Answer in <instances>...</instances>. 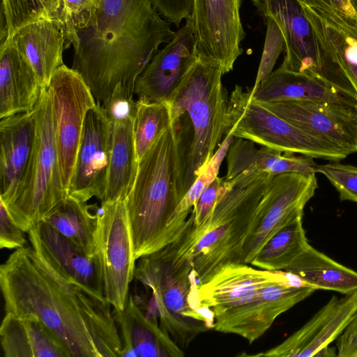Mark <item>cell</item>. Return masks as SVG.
Listing matches in <instances>:
<instances>
[{"label": "cell", "instance_id": "6da1fadb", "mask_svg": "<svg viewBox=\"0 0 357 357\" xmlns=\"http://www.w3.org/2000/svg\"><path fill=\"white\" fill-rule=\"evenodd\" d=\"M0 286L6 313L40 320L72 357H120L112 305L60 275L32 247L16 249L1 265Z\"/></svg>", "mask_w": 357, "mask_h": 357}, {"label": "cell", "instance_id": "7a4b0ae2", "mask_svg": "<svg viewBox=\"0 0 357 357\" xmlns=\"http://www.w3.org/2000/svg\"><path fill=\"white\" fill-rule=\"evenodd\" d=\"M174 34L152 0H104L66 38L74 47L72 68L102 104L118 85L134 94L139 75Z\"/></svg>", "mask_w": 357, "mask_h": 357}, {"label": "cell", "instance_id": "3957f363", "mask_svg": "<svg viewBox=\"0 0 357 357\" xmlns=\"http://www.w3.org/2000/svg\"><path fill=\"white\" fill-rule=\"evenodd\" d=\"M182 117L161 132L138 160L136 176L126 199L136 260L172 243L168 225L184 196L183 183L191 143L185 142Z\"/></svg>", "mask_w": 357, "mask_h": 357}, {"label": "cell", "instance_id": "277c9868", "mask_svg": "<svg viewBox=\"0 0 357 357\" xmlns=\"http://www.w3.org/2000/svg\"><path fill=\"white\" fill-rule=\"evenodd\" d=\"M200 238L191 213L180 236L139 258L135 271V278L151 292L160 327L184 348L214 326L213 319L191 304L192 291L197 287L192 282V252Z\"/></svg>", "mask_w": 357, "mask_h": 357}, {"label": "cell", "instance_id": "5b68a950", "mask_svg": "<svg viewBox=\"0 0 357 357\" xmlns=\"http://www.w3.org/2000/svg\"><path fill=\"white\" fill-rule=\"evenodd\" d=\"M273 175L244 171L230 179L224 177L222 192L207 218L192 252V279L199 284L230 264H244L242 248L256 209Z\"/></svg>", "mask_w": 357, "mask_h": 357}, {"label": "cell", "instance_id": "8992f818", "mask_svg": "<svg viewBox=\"0 0 357 357\" xmlns=\"http://www.w3.org/2000/svg\"><path fill=\"white\" fill-rule=\"evenodd\" d=\"M223 75L219 64L199 57L167 101L172 123L187 113L193 127L183 183L184 195L227 133L229 98L222 82Z\"/></svg>", "mask_w": 357, "mask_h": 357}, {"label": "cell", "instance_id": "52a82bcc", "mask_svg": "<svg viewBox=\"0 0 357 357\" xmlns=\"http://www.w3.org/2000/svg\"><path fill=\"white\" fill-rule=\"evenodd\" d=\"M36 137L25 175L4 204L13 220L28 232L68 196L59 163L52 100L43 86L35 106Z\"/></svg>", "mask_w": 357, "mask_h": 357}, {"label": "cell", "instance_id": "ba28073f", "mask_svg": "<svg viewBox=\"0 0 357 357\" xmlns=\"http://www.w3.org/2000/svg\"><path fill=\"white\" fill-rule=\"evenodd\" d=\"M236 85L229 102L227 133L281 152L340 161L350 153L282 119Z\"/></svg>", "mask_w": 357, "mask_h": 357}, {"label": "cell", "instance_id": "9c48e42d", "mask_svg": "<svg viewBox=\"0 0 357 357\" xmlns=\"http://www.w3.org/2000/svg\"><path fill=\"white\" fill-rule=\"evenodd\" d=\"M259 13L271 17L284 38L280 67L316 78L357 100V82L321 47L301 5L296 0H252Z\"/></svg>", "mask_w": 357, "mask_h": 357}, {"label": "cell", "instance_id": "30bf717a", "mask_svg": "<svg viewBox=\"0 0 357 357\" xmlns=\"http://www.w3.org/2000/svg\"><path fill=\"white\" fill-rule=\"evenodd\" d=\"M99 257L105 298L113 310L122 311L136 267L126 199L101 202L97 211Z\"/></svg>", "mask_w": 357, "mask_h": 357}, {"label": "cell", "instance_id": "8fae6325", "mask_svg": "<svg viewBox=\"0 0 357 357\" xmlns=\"http://www.w3.org/2000/svg\"><path fill=\"white\" fill-rule=\"evenodd\" d=\"M318 188L315 173H284L269 180L244 240L242 257L250 264L264 243L298 216Z\"/></svg>", "mask_w": 357, "mask_h": 357}, {"label": "cell", "instance_id": "7c38bea8", "mask_svg": "<svg viewBox=\"0 0 357 357\" xmlns=\"http://www.w3.org/2000/svg\"><path fill=\"white\" fill-rule=\"evenodd\" d=\"M63 183L68 189L88 111L97 102L82 76L60 66L48 84Z\"/></svg>", "mask_w": 357, "mask_h": 357}, {"label": "cell", "instance_id": "4fadbf2b", "mask_svg": "<svg viewBox=\"0 0 357 357\" xmlns=\"http://www.w3.org/2000/svg\"><path fill=\"white\" fill-rule=\"evenodd\" d=\"M315 290L287 273L282 279L261 289L249 302L215 316L213 329L238 335L251 344L261 337L280 314Z\"/></svg>", "mask_w": 357, "mask_h": 357}, {"label": "cell", "instance_id": "5bb4252c", "mask_svg": "<svg viewBox=\"0 0 357 357\" xmlns=\"http://www.w3.org/2000/svg\"><path fill=\"white\" fill-rule=\"evenodd\" d=\"M241 0H193L189 21L199 57L219 64L223 74L233 70L245 37L240 15Z\"/></svg>", "mask_w": 357, "mask_h": 357}, {"label": "cell", "instance_id": "9a60e30c", "mask_svg": "<svg viewBox=\"0 0 357 357\" xmlns=\"http://www.w3.org/2000/svg\"><path fill=\"white\" fill-rule=\"evenodd\" d=\"M112 144V123L97 102L85 117L68 195L85 202L93 197L104 200Z\"/></svg>", "mask_w": 357, "mask_h": 357}, {"label": "cell", "instance_id": "2e32d148", "mask_svg": "<svg viewBox=\"0 0 357 357\" xmlns=\"http://www.w3.org/2000/svg\"><path fill=\"white\" fill-rule=\"evenodd\" d=\"M261 104L305 132L333 143L350 154L357 152V110L355 107L337 102L311 100Z\"/></svg>", "mask_w": 357, "mask_h": 357}, {"label": "cell", "instance_id": "e0dca14e", "mask_svg": "<svg viewBox=\"0 0 357 357\" xmlns=\"http://www.w3.org/2000/svg\"><path fill=\"white\" fill-rule=\"evenodd\" d=\"M198 59L197 42L186 20L139 75L134 95L141 101L167 102Z\"/></svg>", "mask_w": 357, "mask_h": 357}, {"label": "cell", "instance_id": "ac0fdd59", "mask_svg": "<svg viewBox=\"0 0 357 357\" xmlns=\"http://www.w3.org/2000/svg\"><path fill=\"white\" fill-rule=\"evenodd\" d=\"M27 233L37 255L60 275L95 296L105 298L98 254L93 257L88 255L44 221Z\"/></svg>", "mask_w": 357, "mask_h": 357}, {"label": "cell", "instance_id": "d6986e66", "mask_svg": "<svg viewBox=\"0 0 357 357\" xmlns=\"http://www.w3.org/2000/svg\"><path fill=\"white\" fill-rule=\"evenodd\" d=\"M357 314V291L333 296L307 323L278 345L246 356L312 357L339 337Z\"/></svg>", "mask_w": 357, "mask_h": 357}, {"label": "cell", "instance_id": "ffe728a7", "mask_svg": "<svg viewBox=\"0 0 357 357\" xmlns=\"http://www.w3.org/2000/svg\"><path fill=\"white\" fill-rule=\"evenodd\" d=\"M287 272L257 269L248 264H230L199 284L195 298L202 310L215 316L253 299L264 287L282 279Z\"/></svg>", "mask_w": 357, "mask_h": 357}, {"label": "cell", "instance_id": "44dd1931", "mask_svg": "<svg viewBox=\"0 0 357 357\" xmlns=\"http://www.w3.org/2000/svg\"><path fill=\"white\" fill-rule=\"evenodd\" d=\"M36 111L1 119L0 199L6 204L20 185L34 149Z\"/></svg>", "mask_w": 357, "mask_h": 357}, {"label": "cell", "instance_id": "7402d4cb", "mask_svg": "<svg viewBox=\"0 0 357 357\" xmlns=\"http://www.w3.org/2000/svg\"><path fill=\"white\" fill-rule=\"evenodd\" d=\"M122 348L120 357H181L184 353L155 321L145 314L129 294L122 311L113 310Z\"/></svg>", "mask_w": 357, "mask_h": 357}, {"label": "cell", "instance_id": "603a6c76", "mask_svg": "<svg viewBox=\"0 0 357 357\" xmlns=\"http://www.w3.org/2000/svg\"><path fill=\"white\" fill-rule=\"evenodd\" d=\"M11 38L26 59L43 86H48L55 71L62 65L67 47L63 26L59 20L43 18L16 30Z\"/></svg>", "mask_w": 357, "mask_h": 357}, {"label": "cell", "instance_id": "cb8c5ba5", "mask_svg": "<svg viewBox=\"0 0 357 357\" xmlns=\"http://www.w3.org/2000/svg\"><path fill=\"white\" fill-rule=\"evenodd\" d=\"M43 85L11 38L0 47V118L33 110Z\"/></svg>", "mask_w": 357, "mask_h": 357}, {"label": "cell", "instance_id": "d4e9b609", "mask_svg": "<svg viewBox=\"0 0 357 357\" xmlns=\"http://www.w3.org/2000/svg\"><path fill=\"white\" fill-rule=\"evenodd\" d=\"M250 97L260 103L286 100L337 102L357 109V100L350 95L305 74L279 67L258 86L251 89Z\"/></svg>", "mask_w": 357, "mask_h": 357}, {"label": "cell", "instance_id": "484cf974", "mask_svg": "<svg viewBox=\"0 0 357 357\" xmlns=\"http://www.w3.org/2000/svg\"><path fill=\"white\" fill-rule=\"evenodd\" d=\"M0 341L6 357H72L59 337L34 318L6 313Z\"/></svg>", "mask_w": 357, "mask_h": 357}, {"label": "cell", "instance_id": "4316f807", "mask_svg": "<svg viewBox=\"0 0 357 357\" xmlns=\"http://www.w3.org/2000/svg\"><path fill=\"white\" fill-rule=\"evenodd\" d=\"M225 179H230L244 171H262L275 176L284 173L310 174L317 172L318 165L313 158L295 155L266 147L257 149L254 142L237 138L231 144L227 154Z\"/></svg>", "mask_w": 357, "mask_h": 357}, {"label": "cell", "instance_id": "83f0119b", "mask_svg": "<svg viewBox=\"0 0 357 357\" xmlns=\"http://www.w3.org/2000/svg\"><path fill=\"white\" fill-rule=\"evenodd\" d=\"M315 288L348 294L357 291V272L332 259L310 244L285 270Z\"/></svg>", "mask_w": 357, "mask_h": 357}, {"label": "cell", "instance_id": "f1b7e54d", "mask_svg": "<svg viewBox=\"0 0 357 357\" xmlns=\"http://www.w3.org/2000/svg\"><path fill=\"white\" fill-rule=\"evenodd\" d=\"M134 120L115 121L105 199L102 202L126 199L135 181L138 160L134 137Z\"/></svg>", "mask_w": 357, "mask_h": 357}, {"label": "cell", "instance_id": "f546056e", "mask_svg": "<svg viewBox=\"0 0 357 357\" xmlns=\"http://www.w3.org/2000/svg\"><path fill=\"white\" fill-rule=\"evenodd\" d=\"M91 206L68 195L43 220L70 240L86 254H97L98 212L92 213Z\"/></svg>", "mask_w": 357, "mask_h": 357}, {"label": "cell", "instance_id": "4dcf8cb0", "mask_svg": "<svg viewBox=\"0 0 357 357\" xmlns=\"http://www.w3.org/2000/svg\"><path fill=\"white\" fill-rule=\"evenodd\" d=\"M298 216L273 235L251 261V265L267 271L285 270L309 245Z\"/></svg>", "mask_w": 357, "mask_h": 357}, {"label": "cell", "instance_id": "1f68e13d", "mask_svg": "<svg viewBox=\"0 0 357 357\" xmlns=\"http://www.w3.org/2000/svg\"><path fill=\"white\" fill-rule=\"evenodd\" d=\"M229 131L207 165L199 172L195 182L181 199L174 212L168 225L169 238L173 242L184 229L190 211L195 206L198 199L213 181L218 176L220 167L234 141Z\"/></svg>", "mask_w": 357, "mask_h": 357}, {"label": "cell", "instance_id": "d6a6232c", "mask_svg": "<svg viewBox=\"0 0 357 357\" xmlns=\"http://www.w3.org/2000/svg\"><path fill=\"white\" fill-rule=\"evenodd\" d=\"M172 123L170 108L167 102H149L137 100L134 137L138 160L158 135Z\"/></svg>", "mask_w": 357, "mask_h": 357}, {"label": "cell", "instance_id": "836d02e7", "mask_svg": "<svg viewBox=\"0 0 357 357\" xmlns=\"http://www.w3.org/2000/svg\"><path fill=\"white\" fill-rule=\"evenodd\" d=\"M61 4V0H1L3 40L10 38L16 30L33 21L43 18L59 20Z\"/></svg>", "mask_w": 357, "mask_h": 357}, {"label": "cell", "instance_id": "e575fe53", "mask_svg": "<svg viewBox=\"0 0 357 357\" xmlns=\"http://www.w3.org/2000/svg\"><path fill=\"white\" fill-rule=\"evenodd\" d=\"M264 18L266 20L267 25L265 43L252 89H256L271 75L280 54L284 50L285 46L282 31L276 21L268 16Z\"/></svg>", "mask_w": 357, "mask_h": 357}, {"label": "cell", "instance_id": "d590c367", "mask_svg": "<svg viewBox=\"0 0 357 357\" xmlns=\"http://www.w3.org/2000/svg\"><path fill=\"white\" fill-rule=\"evenodd\" d=\"M317 172L324 174L335 187L341 201L357 203V167L333 161L318 165Z\"/></svg>", "mask_w": 357, "mask_h": 357}, {"label": "cell", "instance_id": "8d00e7d4", "mask_svg": "<svg viewBox=\"0 0 357 357\" xmlns=\"http://www.w3.org/2000/svg\"><path fill=\"white\" fill-rule=\"evenodd\" d=\"M131 93L118 85L114 89L109 98L101 104L111 123L135 119L137 111V100Z\"/></svg>", "mask_w": 357, "mask_h": 357}, {"label": "cell", "instance_id": "74e56055", "mask_svg": "<svg viewBox=\"0 0 357 357\" xmlns=\"http://www.w3.org/2000/svg\"><path fill=\"white\" fill-rule=\"evenodd\" d=\"M325 17L342 19L357 26V11L349 0H296Z\"/></svg>", "mask_w": 357, "mask_h": 357}, {"label": "cell", "instance_id": "f35d334b", "mask_svg": "<svg viewBox=\"0 0 357 357\" xmlns=\"http://www.w3.org/2000/svg\"><path fill=\"white\" fill-rule=\"evenodd\" d=\"M0 248L19 249L25 247L24 231L11 218L6 205L0 199Z\"/></svg>", "mask_w": 357, "mask_h": 357}, {"label": "cell", "instance_id": "ab89813d", "mask_svg": "<svg viewBox=\"0 0 357 357\" xmlns=\"http://www.w3.org/2000/svg\"><path fill=\"white\" fill-rule=\"evenodd\" d=\"M224 178L217 176L198 199L192 213L195 224L199 226L209 215L223 189Z\"/></svg>", "mask_w": 357, "mask_h": 357}, {"label": "cell", "instance_id": "60d3db41", "mask_svg": "<svg viewBox=\"0 0 357 357\" xmlns=\"http://www.w3.org/2000/svg\"><path fill=\"white\" fill-rule=\"evenodd\" d=\"M152 2L160 15L176 27L192 14L193 0H152Z\"/></svg>", "mask_w": 357, "mask_h": 357}, {"label": "cell", "instance_id": "b9f144b4", "mask_svg": "<svg viewBox=\"0 0 357 357\" xmlns=\"http://www.w3.org/2000/svg\"><path fill=\"white\" fill-rule=\"evenodd\" d=\"M336 340L337 356L357 357V314Z\"/></svg>", "mask_w": 357, "mask_h": 357}, {"label": "cell", "instance_id": "7bdbcfd3", "mask_svg": "<svg viewBox=\"0 0 357 357\" xmlns=\"http://www.w3.org/2000/svg\"><path fill=\"white\" fill-rule=\"evenodd\" d=\"M337 356L335 350L333 347H330L329 345L321 349L315 356L319 357H331Z\"/></svg>", "mask_w": 357, "mask_h": 357}, {"label": "cell", "instance_id": "ee69618b", "mask_svg": "<svg viewBox=\"0 0 357 357\" xmlns=\"http://www.w3.org/2000/svg\"><path fill=\"white\" fill-rule=\"evenodd\" d=\"M345 28L357 39V26L344 24Z\"/></svg>", "mask_w": 357, "mask_h": 357}, {"label": "cell", "instance_id": "f6af8a7d", "mask_svg": "<svg viewBox=\"0 0 357 357\" xmlns=\"http://www.w3.org/2000/svg\"><path fill=\"white\" fill-rule=\"evenodd\" d=\"M347 68L352 73L354 78L357 82V66H347Z\"/></svg>", "mask_w": 357, "mask_h": 357}, {"label": "cell", "instance_id": "bcb514c9", "mask_svg": "<svg viewBox=\"0 0 357 357\" xmlns=\"http://www.w3.org/2000/svg\"><path fill=\"white\" fill-rule=\"evenodd\" d=\"M357 11V0H349Z\"/></svg>", "mask_w": 357, "mask_h": 357}, {"label": "cell", "instance_id": "7dc6e473", "mask_svg": "<svg viewBox=\"0 0 357 357\" xmlns=\"http://www.w3.org/2000/svg\"><path fill=\"white\" fill-rule=\"evenodd\" d=\"M357 110V109H356Z\"/></svg>", "mask_w": 357, "mask_h": 357}]
</instances>
